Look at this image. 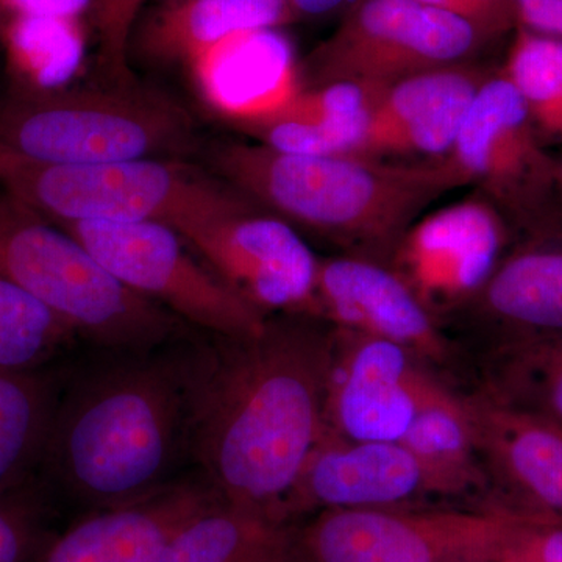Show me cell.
Returning <instances> with one entry per match:
<instances>
[{"mask_svg": "<svg viewBox=\"0 0 562 562\" xmlns=\"http://www.w3.org/2000/svg\"><path fill=\"white\" fill-rule=\"evenodd\" d=\"M147 0H91L92 24L99 36L101 65L114 83H135L128 66L133 24Z\"/></svg>", "mask_w": 562, "mask_h": 562, "instance_id": "cell-31", "label": "cell"}, {"mask_svg": "<svg viewBox=\"0 0 562 562\" xmlns=\"http://www.w3.org/2000/svg\"><path fill=\"white\" fill-rule=\"evenodd\" d=\"M0 190L55 224L155 222L183 239L254 203L225 181L157 158L43 165L0 150Z\"/></svg>", "mask_w": 562, "mask_h": 562, "instance_id": "cell-6", "label": "cell"}, {"mask_svg": "<svg viewBox=\"0 0 562 562\" xmlns=\"http://www.w3.org/2000/svg\"><path fill=\"white\" fill-rule=\"evenodd\" d=\"M558 176H560V184H561V191H562V160L558 161Z\"/></svg>", "mask_w": 562, "mask_h": 562, "instance_id": "cell-39", "label": "cell"}, {"mask_svg": "<svg viewBox=\"0 0 562 562\" xmlns=\"http://www.w3.org/2000/svg\"><path fill=\"white\" fill-rule=\"evenodd\" d=\"M63 364L40 371H0V495L38 475L60 397Z\"/></svg>", "mask_w": 562, "mask_h": 562, "instance_id": "cell-22", "label": "cell"}, {"mask_svg": "<svg viewBox=\"0 0 562 562\" xmlns=\"http://www.w3.org/2000/svg\"><path fill=\"white\" fill-rule=\"evenodd\" d=\"M0 277L44 303L91 349H144L194 331L128 290L69 233L3 190Z\"/></svg>", "mask_w": 562, "mask_h": 562, "instance_id": "cell-5", "label": "cell"}, {"mask_svg": "<svg viewBox=\"0 0 562 562\" xmlns=\"http://www.w3.org/2000/svg\"><path fill=\"white\" fill-rule=\"evenodd\" d=\"M291 11L305 14V16H327L338 11L349 10L357 0H288Z\"/></svg>", "mask_w": 562, "mask_h": 562, "instance_id": "cell-36", "label": "cell"}, {"mask_svg": "<svg viewBox=\"0 0 562 562\" xmlns=\"http://www.w3.org/2000/svg\"><path fill=\"white\" fill-rule=\"evenodd\" d=\"M542 136L562 139V40L519 27L502 70Z\"/></svg>", "mask_w": 562, "mask_h": 562, "instance_id": "cell-29", "label": "cell"}, {"mask_svg": "<svg viewBox=\"0 0 562 562\" xmlns=\"http://www.w3.org/2000/svg\"><path fill=\"white\" fill-rule=\"evenodd\" d=\"M487 44L469 22L417 0H357L302 61V88L336 81L387 88L427 70L473 63Z\"/></svg>", "mask_w": 562, "mask_h": 562, "instance_id": "cell-8", "label": "cell"}, {"mask_svg": "<svg viewBox=\"0 0 562 562\" xmlns=\"http://www.w3.org/2000/svg\"><path fill=\"white\" fill-rule=\"evenodd\" d=\"M295 541L290 524L220 502L184 525L158 562H257Z\"/></svg>", "mask_w": 562, "mask_h": 562, "instance_id": "cell-26", "label": "cell"}, {"mask_svg": "<svg viewBox=\"0 0 562 562\" xmlns=\"http://www.w3.org/2000/svg\"><path fill=\"white\" fill-rule=\"evenodd\" d=\"M220 502L201 473L191 471L149 497L87 514L35 562H158L184 525Z\"/></svg>", "mask_w": 562, "mask_h": 562, "instance_id": "cell-17", "label": "cell"}, {"mask_svg": "<svg viewBox=\"0 0 562 562\" xmlns=\"http://www.w3.org/2000/svg\"><path fill=\"white\" fill-rule=\"evenodd\" d=\"M194 330L144 349H91L63 364L36 482L87 514L117 508L192 471Z\"/></svg>", "mask_w": 562, "mask_h": 562, "instance_id": "cell-2", "label": "cell"}, {"mask_svg": "<svg viewBox=\"0 0 562 562\" xmlns=\"http://www.w3.org/2000/svg\"><path fill=\"white\" fill-rule=\"evenodd\" d=\"M209 158L222 181L295 231L387 266L414 222L462 187L447 161L314 157L241 140L213 144Z\"/></svg>", "mask_w": 562, "mask_h": 562, "instance_id": "cell-3", "label": "cell"}, {"mask_svg": "<svg viewBox=\"0 0 562 562\" xmlns=\"http://www.w3.org/2000/svg\"><path fill=\"white\" fill-rule=\"evenodd\" d=\"M128 290L199 331L247 336L268 317L236 294L183 238L155 222L57 224Z\"/></svg>", "mask_w": 562, "mask_h": 562, "instance_id": "cell-10", "label": "cell"}, {"mask_svg": "<svg viewBox=\"0 0 562 562\" xmlns=\"http://www.w3.org/2000/svg\"><path fill=\"white\" fill-rule=\"evenodd\" d=\"M188 68L206 105L236 127L271 116L302 91L301 65L276 27L232 33Z\"/></svg>", "mask_w": 562, "mask_h": 562, "instance_id": "cell-20", "label": "cell"}, {"mask_svg": "<svg viewBox=\"0 0 562 562\" xmlns=\"http://www.w3.org/2000/svg\"><path fill=\"white\" fill-rule=\"evenodd\" d=\"M457 319L484 347L562 335V228L524 236Z\"/></svg>", "mask_w": 562, "mask_h": 562, "instance_id": "cell-18", "label": "cell"}, {"mask_svg": "<svg viewBox=\"0 0 562 562\" xmlns=\"http://www.w3.org/2000/svg\"><path fill=\"white\" fill-rule=\"evenodd\" d=\"M333 328L325 430L351 441L401 442L439 373L397 344Z\"/></svg>", "mask_w": 562, "mask_h": 562, "instance_id": "cell-13", "label": "cell"}, {"mask_svg": "<svg viewBox=\"0 0 562 562\" xmlns=\"http://www.w3.org/2000/svg\"><path fill=\"white\" fill-rule=\"evenodd\" d=\"M480 371L492 401L562 428V335L484 347Z\"/></svg>", "mask_w": 562, "mask_h": 562, "instance_id": "cell-25", "label": "cell"}, {"mask_svg": "<svg viewBox=\"0 0 562 562\" xmlns=\"http://www.w3.org/2000/svg\"><path fill=\"white\" fill-rule=\"evenodd\" d=\"M441 482L447 495L487 486L464 394L436 376L401 441Z\"/></svg>", "mask_w": 562, "mask_h": 562, "instance_id": "cell-24", "label": "cell"}, {"mask_svg": "<svg viewBox=\"0 0 562 562\" xmlns=\"http://www.w3.org/2000/svg\"><path fill=\"white\" fill-rule=\"evenodd\" d=\"M491 70L479 63L406 77L383 91L361 157L441 162L452 154L473 99Z\"/></svg>", "mask_w": 562, "mask_h": 562, "instance_id": "cell-16", "label": "cell"}, {"mask_svg": "<svg viewBox=\"0 0 562 562\" xmlns=\"http://www.w3.org/2000/svg\"><path fill=\"white\" fill-rule=\"evenodd\" d=\"M257 562H303L301 552H299L297 541L294 546L288 547V549L280 550V552L269 554V557L262 558Z\"/></svg>", "mask_w": 562, "mask_h": 562, "instance_id": "cell-37", "label": "cell"}, {"mask_svg": "<svg viewBox=\"0 0 562 562\" xmlns=\"http://www.w3.org/2000/svg\"><path fill=\"white\" fill-rule=\"evenodd\" d=\"M79 342L57 314L0 277V371L52 368L72 357Z\"/></svg>", "mask_w": 562, "mask_h": 562, "instance_id": "cell-28", "label": "cell"}, {"mask_svg": "<svg viewBox=\"0 0 562 562\" xmlns=\"http://www.w3.org/2000/svg\"><path fill=\"white\" fill-rule=\"evenodd\" d=\"M517 509L516 525L494 562H562V517Z\"/></svg>", "mask_w": 562, "mask_h": 562, "instance_id": "cell-32", "label": "cell"}, {"mask_svg": "<svg viewBox=\"0 0 562 562\" xmlns=\"http://www.w3.org/2000/svg\"><path fill=\"white\" fill-rule=\"evenodd\" d=\"M462 187H475L524 236L562 228L558 161L505 74L492 72L473 99L450 157Z\"/></svg>", "mask_w": 562, "mask_h": 562, "instance_id": "cell-7", "label": "cell"}, {"mask_svg": "<svg viewBox=\"0 0 562 562\" xmlns=\"http://www.w3.org/2000/svg\"><path fill=\"white\" fill-rule=\"evenodd\" d=\"M430 495L447 494L402 442L351 441L325 430L288 498L286 519L327 509L405 508Z\"/></svg>", "mask_w": 562, "mask_h": 562, "instance_id": "cell-15", "label": "cell"}, {"mask_svg": "<svg viewBox=\"0 0 562 562\" xmlns=\"http://www.w3.org/2000/svg\"><path fill=\"white\" fill-rule=\"evenodd\" d=\"M335 328L302 314L269 316L254 335L198 331L192 341V471L233 508L280 524L325 431Z\"/></svg>", "mask_w": 562, "mask_h": 562, "instance_id": "cell-1", "label": "cell"}, {"mask_svg": "<svg viewBox=\"0 0 562 562\" xmlns=\"http://www.w3.org/2000/svg\"><path fill=\"white\" fill-rule=\"evenodd\" d=\"M9 24V16H7L5 7H3V0H0V49H2V33L3 29Z\"/></svg>", "mask_w": 562, "mask_h": 562, "instance_id": "cell-38", "label": "cell"}, {"mask_svg": "<svg viewBox=\"0 0 562 562\" xmlns=\"http://www.w3.org/2000/svg\"><path fill=\"white\" fill-rule=\"evenodd\" d=\"M90 5L91 0H3L9 22L21 14L79 18L81 11L90 9Z\"/></svg>", "mask_w": 562, "mask_h": 562, "instance_id": "cell-35", "label": "cell"}, {"mask_svg": "<svg viewBox=\"0 0 562 562\" xmlns=\"http://www.w3.org/2000/svg\"><path fill=\"white\" fill-rule=\"evenodd\" d=\"M47 495L40 483L0 495V562H35L47 546Z\"/></svg>", "mask_w": 562, "mask_h": 562, "instance_id": "cell-30", "label": "cell"}, {"mask_svg": "<svg viewBox=\"0 0 562 562\" xmlns=\"http://www.w3.org/2000/svg\"><path fill=\"white\" fill-rule=\"evenodd\" d=\"M512 233L502 214L473 192L414 222L390 268L442 324L480 294L512 247Z\"/></svg>", "mask_w": 562, "mask_h": 562, "instance_id": "cell-12", "label": "cell"}, {"mask_svg": "<svg viewBox=\"0 0 562 562\" xmlns=\"http://www.w3.org/2000/svg\"><path fill=\"white\" fill-rule=\"evenodd\" d=\"M290 13L288 0H172L147 22L140 43L151 58L188 66L225 36L276 27Z\"/></svg>", "mask_w": 562, "mask_h": 562, "instance_id": "cell-23", "label": "cell"}, {"mask_svg": "<svg viewBox=\"0 0 562 562\" xmlns=\"http://www.w3.org/2000/svg\"><path fill=\"white\" fill-rule=\"evenodd\" d=\"M519 509L366 508L321 512L297 530L303 562H494Z\"/></svg>", "mask_w": 562, "mask_h": 562, "instance_id": "cell-9", "label": "cell"}, {"mask_svg": "<svg viewBox=\"0 0 562 562\" xmlns=\"http://www.w3.org/2000/svg\"><path fill=\"white\" fill-rule=\"evenodd\" d=\"M316 297L321 319L335 327L397 344L438 373L460 366L461 349L441 322L383 262L350 255L319 258Z\"/></svg>", "mask_w": 562, "mask_h": 562, "instance_id": "cell-14", "label": "cell"}, {"mask_svg": "<svg viewBox=\"0 0 562 562\" xmlns=\"http://www.w3.org/2000/svg\"><path fill=\"white\" fill-rule=\"evenodd\" d=\"M519 27L562 40V0H516Z\"/></svg>", "mask_w": 562, "mask_h": 562, "instance_id": "cell-34", "label": "cell"}, {"mask_svg": "<svg viewBox=\"0 0 562 562\" xmlns=\"http://www.w3.org/2000/svg\"><path fill=\"white\" fill-rule=\"evenodd\" d=\"M464 398L487 484L509 498L502 503L562 517V428L480 390Z\"/></svg>", "mask_w": 562, "mask_h": 562, "instance_id": "cell-19", "label": "cell"}, {"mask_svg": "<svg viewBox=\"0 0 562 562\" xmlns=\"http://www.w3.org/2000/svg\"><path fill=\"white\" fill-rule=\"evenodd\" d=\"M2 49L10 61L11 79L29 87H66L85 57V35L79 18H11L2 33Z\"/></svg>", "mask_w": 562, "mask_h": 562, "instance_id": "cell-27", "label": "cell"}, {"mask_svg": "<svg viewBox=\"0 0 562 562\" xmlns=\"http://www.w3.org/2000/svg\"><path fill=\"white\" fill-rule=\"evenodd\" d=\"M469 22L487 43L519 29L516 0H417Z\"/></svg>", "mask_w": 562, "mask_h": 562, "instance_id": "cell-33", "label": "cell"}, {"mask_svg": "<svg viewBox=\"0 0 562 562\" xmlns=\"http://www.w3.org/2000/svg\"><path fill=\"white\" fill-rule=\"evenodd\" d=\"M384 90L355 81L302 88L283 109L238 128L255 143L286 154L358 155Z\"/></svg>", "mask_w": 562, "mask_h": 562, "instance_id": "cell-21", "label": "cell"}, {"mask_svg": "<svg viewBox=\"0 0 562 562\" xmlns=\"http://www.w3.org/2000/svg\"><path fill=\"white\" fill-rule=\"evenodd\" d=\"M190 114L135 83L35 88L10 80L0 92V150L43 165H101L187 154Z\"/></svg>", "mask_w": 562, "mask_h": 562, "instance_id": "cell-4", "label": "cell"}, {"mask_svg": "<svg viewBox=\"0 0 562 562\" xmlns=\"http://www.w3.org/2000/svg\"><path fill=\"white\" fill-rule=\"evenodd\" d=\"M199 260L262 316L321 319L319 258L291 224L251 203L183 239Z\"/></svg>", "mask_w": 562, "mask_h": 562, "instance_id": "cell-11", "label": "cell"}]
</instances>
